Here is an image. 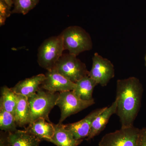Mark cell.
I'll list each match as a JSON object with an SVG mask.
<instances>
[{
    "label": "cell",
    "instance_id": "cell-1",
    "mask_svg": "<svg viewBox=\"0 0 146 146\" xmlns=\"http://www.w3.org/2000/svg\"><path fill=\"white\" fill-rule=\"evenodd\" d=\"M143 91L141 82L134 77L117 81L116 114L119 118L122 128L133 126L140 109Z\"/></svg>",
    "mask_w": 146,
    "mask_h": 146
},
{
    "label": "cell",
    "instance_id": "cell-2",
    "mask_svg": "<svg viewBox=\"0 0 146 146\" xmlns=\"http://www.w3.org/2000/svg\"><path fill=\"white\" fill-rule=\"evenodd\" d=\"M59 93H53L40 88L34 95L28 98L31 112L30 123L39 118L51 122L49 118L51 110L56 105Z\"/></svg>",
    "mask_w": 146,
    "mask_h": 146
},
{
    "label": "cell",
    "instance_id": "cell-3",
    "mask_svg": "<svg viewBox=\"0 0 146 146\" xmlns=\"http://www.w3.org/2000/svg\"><path fill=\"white\" fill-rule=\"evenodd\" d=\"M64 50L69 53L78 56L81 53L92 49L93 42L90 35L78 26H71L60 33Z\"/></svg>",
    "mask_w": 146,
    "mask_h": 146
},
{
    "label": "cell",
    "instance_id": "cell-4",
    "mask_svg": "<svg viewBox=\"0 0 146 146\" xmlns=\"http://www.w3.org/2000/svg\"><path fill=\"white\" fill-rule=\"evenodd\" d=\"M64 50L61 35L46 39L39 46L37 52V63L47 71L54 67Z\"/></svg>",
    "mask_w": 146,
    "mask_h": 146
},
{
    "label": "cell",
    "instance_id": "cell-5",
    "mask_svg": "<svg viewBox=\"0 0 146 146\" xmlns=\"http://www.w3.org/2000/svg\"><path fill=\"white\" fill-rule=\"evenodd\" d=\"M53 69L74 83L89 73L85 63L69 53L62 55Z\"/></svg>",
    "mask_w": 146,
    "mask_h": 146
},
{
    "label": "cell",
    "instance_id": "cell-6",
    "mask_svg": "<svg viewBox=\"0 0 146 146\" xmlns=\"http://www.w3.org/2000/svg\"><path fill=\"white\" fill-rule=\"evenodd\" d=\"M94 100H84L80 98L74 91L59 93L56 105L60 110L61 115L59 123H62L66 118L82 111L95 104Z\"/></svg>",
    "mask_w": 146,
    "mask_h": 146
},
{
    "label": "cell",
    "instance_id": "cell-7",
    "mask_svg": "<svg viewBox=\"0 0 146 146\" xmlns=\"http://www.w3.org/2000/svg\"><path fill=\"white\" fill-rule=\"evenodd\" d=\"M140 130L132 126L107 133L99 143V146H137Z\"/></svg>",
    "mask_w": 146,
    "mask_h": 146
},
{
    "label": "cell",
    "instance_id": "cell-8",
    "mask_svg": "<svg viewBox=\"0 0 146 146\" xmlns=\"http://www.w3.org/2000/svg\"><path fill=\"white\" fill-rule=\"evenodd\" d=\"M93 63L88 76L102 86H106L114 77V66L110 60L95 53L92 58Z\"/></svg>",
    "mask_w": 146,
    "mask_h": 146
},
{
    "label": "cell",
    "instance_id": "cell-9",
    "mask_svg": "<svg viewBox=\"0 0 146 146\" xmlns=\"http://www.w3.org/2000/svg\"><path fill=\"white\" fill-rule=\"evenodd\" d=\"M45 78L41 87L53 93L74 91L76 87L74 83L58 72L54 69L47 71Z\"/></svg>",
    "mask_w": 146,
    "mask_h": 146
},
{
    "label": "cell",
    "instance_id": "cell-10",
    "mask_svg": "<svg viewBox=\"0 0 146 146\" xmlns=\"http://www.w3.org/2000/svg\"><path fill=\"white\" fill-rule=\"evenodd\" d=\"M106 108V107L95 110L82 119L76 122L64 125V126L66 129L70 131L76 139L83 140L89 136L94 119Z\"/></svg>",
    "mask_w": 146,
    "mask_h": 146
},
{
    "label": "cell",
    "instance_id": "cell-11",
    "mask_svg": "<svg viewBox=\"0 0 146 146\" xmlns=\"http://www.w3.org/2000/svg\"><path fill=\"white\" fill-rule=\"evenodd\" d=\"M25 130L40 141L50 142L54 134V127L53 123L41 118L30 123Z\"/></svg>",
    "mask_w": 146,
    "mask_h": 146
},
{
    "label": "cell",
    "instance_id": "cell-12",
    "mask_svg": "<svg viewBox=\"0 0 146 146\" xmlns=\"http://www.w3.org/2000/svg\"><path fill=\"white\" fill-rule=\"evenodd\" d=\"M45 78V74H39L21 80L11 89L17 95H22L28 98L39 90Z\"/></svg>",
    "mask_w": 146,
    "mask_h": 146
},
{
    "label": "cell",
    "instance_id": "cell-13",
    "mask_svg": "<svg viewBox=\"0 0 146 146\" xmlns=\"http://www.w3.org/2000/svg\"><path fill=\"white\" fill-rule=\"evenodd\" d=\"M117 103L115 100L112 104L94 119L91 125V130L86 140L89 141L99 134L107 125L111 116L117 112Z\"/></svg>",
    "mask_w": 146,
    "mask_h": 146
},
{
    "label": "cell",
    "instance_id": "cell-14",
    "mask_svg": "<svg viewBox=\"0 0 146 146\" xmlns=\"http://www.w3.org/2000/svg\"><path fill=\"white\" fill-rule=\"evenodd\" d=\"M54 133L50 142L57 146H78L83 140L76 139L62 123L54 124Z\"/></svg>",
    "mask_w": 146,
    "mask_h": 146
},
{
    "label": "cell",
    "instance_id": "cell-15",
    "mask_svg": "<svg viewBox=\"0 0 146 146\" xmlns=\"http://www.w3.org/2000/svg\"><path fill=\"white\" fill-rule=\"evenodd\" d=\"M14 117L16 124L20 127H23L30 123V108L27 97L18 95Z\"/></svg>",
    "mask_w": 146,
    "mask_h": 146
},
{
    "label": "cell",
    "instance_id": "cell-16",
    "mask_svg": "<svg viewBox=\"0 0 146 146\" xmlns=\"http://www.w3.org/2000/svg\"><path fill=\"white\" fill-rule=\"evenodd\" d=\"M8 138L11 146H39L41 141L25 130L8 132Z\"/></svg>",
    "mask_w": 146,
    "mask_h": 146
},
{
    "label": "cell",
    "instance_id": "cell-17",
    "mask_svg": "<svg viewBox=\"0 0 146 146\" xmlns=\"http://www.w3.org/2000/svg\"><path fill=\"white\" fill-rule=\"evenodd\" d=\"M75 83L76 87L74 91L79 97L84 100H94L93 94L94 88L98 84L96 82L87 75Z\"/></svg>",
    "mask_w": 146,
    "mask_h": 146
},
{
    "label": "cell",
    "instance_id": "cell-18",
    "mask_svg": "<svg viewBox=\"0 0 146 146\" xmlns=\"http://www.w3.org/2000/svg\"><path fill=\"white\" fill-rule=\"evenodd\" d=\"M1 94L0 104L2 106L5 110L14 116L18 102V95L11 88H8L6 86L2 87Z\"/></svg>",
    "mask_w": 146,
    "mask_h": 146
},
{
    "label": "cell",
    "instance_id": "cell-19",
    "mask_svg": "<svg viewBox=\"0 0 146 146\" xmlns=\"http://www.w3.org/2000/svg\"><path fill=\"white\" fill-rule=\"evenodd\" d=\"M14 115L0 104V129L5 132H13L18 130Z\"/></svg>",
    "mask_w": 146,
    "mask_h": 146
},
{
    "label": "cell",
    "instance_id": "cell-20",
    "mask_svg": "<svg viewBox=\"0 0 146 146\" xmlns=\"http://www.w3.org/2000/svg\"><path fill=\"white\" fill-rule=\"evenodd\" d=\"M39 0H13L14 8L11 13L25 15L36 6Z\"/></svg>",
    "mask_w": 146,
    "mask_h": 146
},
{
    "label": "cell",
    "instance_id": "cell-21",
    "mask_svg": "<svg viewBox=\"0 0 146 146\" xmlns=\"http://www.w3.org/2000/svg\"><path fill=\"white\" fill-rule=\"evenodd\" d=\"M11 7L6 3L2 0H0V16L6 18L9 17L11 14Z\"/></svg>",
    "mask_w": 146,
    "mask_h": 146
},
{
    "label": "cell",
    "instance_id": "cell-22",
    "mask_svg": "<svg viewBox=\"0 0 146 146\" xmlns=\"http://www.w3.org/2000/svg\"><path fill=\"white\" fill-rule=\"evenodd\" d=\"M137 146H146V128L140 129Z\"/></svg>",
    "mask_w": 146,
    "mask_h": 146
},
{
    "label": "cell",
    "instance_id": "cell-23",
    "mask_svg": "<svg viewBox=\"0 0 146 146\" xmlns=\"http://www.w3.org/2000/svg\"><path fill=\"white\" fill-rule=\"evenodd\" d=\"M8 132H1L0 136V146H11L9 141Z\"/></svg>",
    "mask_w": 146,
    "mask_h": 146
},
{
    "label": "cell",
    "instance_id": "cell-24",
    "mask_svg": "<svg viewBox=\"0 0 146 146\" xmlns=\"http://www.w3.org/2000/svg\"><path fill=\"white\" fill-rule=\"evenodd\" d=\"M6 20V18L0 16V26H2L5 24Z\"/></svg>",
    "mask_w": 146,
    "mask_h": 146
},
{
    "label": "cell",
    "instance_id": "cell-25",
    "mask_svg": "<svg viewBox=\"0 0 146 146\" xmlns=\"http://www.w3.org/2000/svg\"><path fill=\"white\" fill-rule=\"evenodd\" d=\"M2 1H3L5 2L8 5H9L11 7L13 5V0H2Z\"/></svg>",
    "mask_w": 146,
    "mask_h": 146
},
{
    "label": "cell",
    "instance_id": "cell-26",
    "mask_svg": "<svg viewBox=\"0 0 146 146\" xmlns=\"http://www.w3.org/2000/svg\"><path fill=\"white\" fill-rule=\"evenodd\" d=\"M145 65L146 66V54L145 56Z\"/></svg>",
    "mask_w": 146,
    "mask_h": 146
}]
</instances>
